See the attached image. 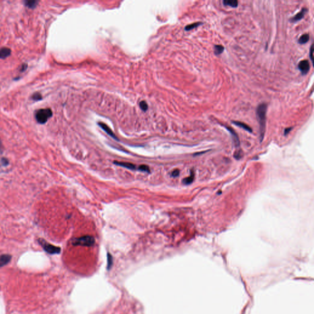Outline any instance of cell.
<instances>
[{
  "mask_svg": "<svg viewBox=\"0 0 314 314\" xmlns=\"http://www.w3.org/2000/svg\"><path fill=\"white\" fill-rule=\"evenodd\" d=\"M267 108V104L266 103H262L258 105L256 109V116L260 125V140L261 142L263 140L265 134Z\"/></svg>",
  "mask_w": 314,
  "mask_h": 314,
  "instance_id": "1",
  "label": "cell"
},
{
  "mask_svg": "<svg viewBox=\"0 0 314 314\" xmlns=\"http://www.w3.org/2000/svg\"><path fill=\"white\" fill-rule=\"evenodd\" d=\"M95 239L91 236H83L80 237L74 238L72 240V244L74 245H81L90 247L94 245Z\"/></svg>",
  "mask_w": 314,
  "mask_h": 314,
  "instance_id": "2",
  "label": "cell"
},
{
  "mask_svg": "<svg viewBox=\"0 0 314 314\" xmlns=\"http://www.w3.org/2000/svg\"><path fill=\"white\" fill-rule=\"evenodd\" d=\"M52 116V112L50 109H42L37 111L36 114V119L39 124H44L47 122Z\"/></svg>",
  "mask_w": 314,
  "mask_h": 314,
  "instance_id": "3",
  "label": "cell"
},
{
  "mask_svg": "<svg viewBox=\"0 0 314 314\" xmlns=\"http://www.w3.org/2000/svg\"><path fill=\"white\" fill-rule=\"evenodd\" d=\"M38 242L43 247L44 250L47 253L51 254V255H54V254H59L61 252V249L59 247H56V246L52 245L42 239H39L38 240Z\"/></svg>",
  "mask_w": 314,
  "mask_h": 314,
  "instance_id": "4",
  "label": "cell"
},
{
  "mask_svg": "<svg viewBox=\"0 0 314 314\" xmlns=\"http://www.w3.org/2000/svg\"><path fill=\"white\" fill-rule=\"evenodd\" d=\"M298 68L301 71L302 74H307L310 69V64L309 61L307 59L301 61L298 64Z\"/></svg>",
  "mask_w": 314,
  "mask_h": 314,
  "instance_id": "5",
  "label": "cell"
},
{
  "mask_svg": "<svg viewBox=\"0 0 314 314\" xmlns=\"http://www.w3.org/2000/svg\"><path fill=\"white\" fill-rule=\"evenodd\" d=\"M114 163L117 166H120L124 168L129 169L131 170H139V166H136L135 165L130 163L127 162H121V161H114Z\"/></svg>",
  "mask_w": 314,
  "mask_h": 314,
  "instance_id": "6",
  "label": "cell"
},
{
  "mask_svg": "<svg viewBox=\"0 0 314 314\" xmlns=\"http://www.w3.org/2000/svg\"><path fill=\"white\" fill-rule=\"evenodd\" d=\"M307 12V9L306 8H303L302 10L299 12V13H297L295 16H294L293 18L290 19V21L293 23H295L297 21H299L302 19H303L305 13Z\"/></svg>",
  "mask_w": 314,
  "mask_h": 314,
  "instance_id": "7",
  "label": "cell"
},
{
  "mask_svg": "<svg viewBox=\"0 0 314 314\" xmlns=\"http://www.w3.org/2000/svg\"><path fill=\"white\" fill-rule=\"evenodd\" d=\"M98 125H99V126H100L101 128L104 131V132H105L107 134H108L110 136H111L112 137H113L114 139H115L118 140V139L117 138V137H116V135L114 134V133H113L112 131L111 130V129L109 128V127L108 125H106V124H103V123H101V122L98 123Z\"/></svg>",
  "mask_w": 314,
  "mask_h": 314,
  "instance_id": "8",
  "label": "cell"
},
{
  "mask_svg": "<svg viewBox=\"0 0 314 314\" xmlns=\"http://www.w3.org/2000/svg\"><path fill=\"white\" fill-rule=\"evenodd\" d=\"M225 128H226V129L228 130V132L230 133V134H231V135L232 136L233 139V141L234 142V144H235V146L237 147H239V145H240V141H239V137H238L236 133L234 132L233 129H232L231 128H230V127L225 126Z\"/></svg>",
  "mask_w": 314,
  "mask_h": 314,
  "instance_id": "9",
  "label": "cell"
},
{
  "mask_svg": "<svg viewBox=\"0 0 314 314\" xmlns=\"http://www.w3.org/2000/svg\"><path fill=\"white\" fill-rule=\"evenodd\" d=\"M12 256L8 254H4L0 256V268L8 264L11 260Z\"/></svg>",
  "mask_w": 314,
  "mask_h": 314,
  "instance_id": "10",
  "label": "cell"
},
{
  "mask_svg": "<svg viewBox=\"0 0 314 314\" xmlns=\"http://www.w3.org/2000/svg\"><path fill=\"white\" fill-rule=\"evenodd\" d=\"M232 122H233V124L240 127V128H241L242 129L245 130V131H247V132H248L249 133H252V129L250 128V127L249 125L244 124V123L238 122V121H233Z\"/></svg>",
  "mask_w": 314,
  "mask_h": 314,
  "instance_id": "11",
  "label": "cell"
},
{
  "mask_svg": "<svg viewBox=\"0 0 314 314\" xmlns=\"http://www.w3.org/2000/svg\"><path fill=\"white\" fill-rule=\"evenodd\" d=\"M11 52V51L9 48H6V47L1 48L0 49V58L5 59L7 58L9 56Z\"/></svg>",
  "mask_w": 314,
  "mask_h": 314,
  "instance_id": "12",
  "label": "cell"
},
{
  "mask_svg": "<svg viewBox=\"0 0 314 314\" xmlns=\"http://www.w3.org/2000/svg\"><path fill=\"white\" fill-rule=\"evenodd\" d=\"M225 6H229L231 7H237L238 6V1L237 0H224L223 1Z\"/></svg>",
  "mask_w": 314,
  "mask_h": 314,
  "instance_id": "13",
  "label": "cell"
},
{
  "mask_svg": "<svg viewBox=\"0 0 314 314\" xmlns=\"http://www.w3.org/2000/svg\"><path fill=\"white\" fill-rule=\"evenodd\" d=\"M309 35L308 34H304L299 38V40H298V43H299L300 44H304L309 41Z\"/></svg>",
  "mask_w": 314,
  "mask_h": 314,
  "instance_id": "14",
  "label": "cell"
},
{
  "mask_svg": "<svg viewBox=\"0 0 314 314\" xmlns=\"http://www.w3.org/2000/svg\"><path fill=\"white\" fill-rule=\"evenodd\" d=\"M224 50V47L221 45H216L214 46V54L216 55H219L223 53Z\"/></svg>",
  "mask_w": 314,
  "mask_h": 314,
  "instance_id": "15",
  "label": "cell"
},
{
  "mask_svg": "<svg viewBox=\"0 0 314 314\" xmlns=\"http://www.w3.org/2000/svg\"><path fill=\"white\" fill-rule=\"evenodd\" d=\"M194 173H193V171H192V172H191L190 176L188 177L184 178V180H183V183H184V184H185V185H189L190 184H192V183L193 181V180H194Z\"/></svg>",
  "mask_w": 314,
  "mask_h": 314,
  "instance_id": "16",
  "label": "cell"
},
{
  "mask_svg": "<svg viewBox=\"0 0 314 314\" xmlns=\"http://www.w3.org/2000/svg\"><path fill=\"white\" fill-rule=\"evenodd\" d=\"M202 24L201 22H196V23H192V24H190V25H188L187 26H186L185 27V30L186 31H190L191 30H193V28H195L199 26L200 25H201Z\"/></svg>",
  "mask_w": 314,
  "mask_h": 314,
  "instance_id": "17",
  "label": "cell"
},
{
  "mask_svg": "<svg viewBox=\"0 0 314 314\" xmlns=\"http://www.w3.org/2000/svg\"><path fill=\"white\" fill-rule=\"evenodd\" d=\"M38 3V2L36 1H26L25 2V6H27L28 7L33 9L36 6Z\"/></svg>",
  "mask_w": 314,
  "mask_h": 314,
  "instance_id": "18",
  "label": "cell"
},
{
  "mask_svg": "<svg viewBox=\"0 0 314 314\" xmlns=\"http://www.w3.org/2000/svg\"><path fill=\"white\" fill-rule=\"evenodd\" d=\"M107 257H108V266H107V269L109 270L111 269V268H112L113 264V258L112 255H111L110 253H108V256H107Z\"/></svg>",
  "mask_w": 314,
  "mask_h": 314,
  "instance_id": "19",
  "label": "cell"
},
{
  "mask_svg": "<svg viewBox=\"0 0 314 314\" xmlns=\"http://www.w3.org/2000/svg\"><path fill=\"white\" fill-rule=\"evenodd\" d=\"M139 171L145 173H150V168L147 165H142L139 166Z\"/></svg>",
  "mask_w": 314,
  "mask_h": 314,
  "instance_id": "20",
  "label": "cell"
},
{
  "mask_svg": "<svg viewBox=\"0 0 314 314\" xmlns=\"http://www.w3.org/2000/svg\"><path fill=\"white\" fill-rule=\"evenodd\" d=\"M139 106L141 109L144 110V111H146L148 109V104L145 101H142L140 102L139 103Z\"/></svg>",
  "mask_w": 314,
  "mask_h": 314,
  "instance_id": "21",
  "label": "cell"
},
{
  "mask_svg": "<svg viewBox=\"0 0 314 314\" xmlns=\"http://www.w3.org/2000/svg\"><path fill=\"white\" fill-rule=\"evenodd\" d=\"M32 99H34V101H39L42 99V96L41 95V94H39L38 93H34L32 96Z\"/></svg>",
  "mask_w": 314,
  "mask_h": 314,
  "instance_id": "22",
  "label": "cell"
},
{
  "mask_svg": "<svg viewBox=\"0 0 314 314\" xmlns=\"http://www.w3.org/2000/svg\"><path fill=\"white\" fill-rule=\"evenodd\" d=\"M179 170L178 169H176V170H174L171 173V176L174 177H176L177 176H178V175H179Z\"/></svg>",
  "mask_w": 314,
  "mask_h": 314,
  "instance_id": "23",
  "label": "cell"
},
{
  "mask_svg": "<svg viewBox=\"0 0 314 314\" xmlns=\"http://www.w3.org/2000/svg\"><path fill=\"white\" fill-rule=\"evenodd\" d=\"M313 44L311 46V49H310V58H311V61L312 62V63H313Z\"/></svg>",
  "mask_w": 314,
  "mask_h": 314,
  "instance_id": "24",
  "label": "cell"
},
{
  "mask_svg": "<svg viewBox=\"0 0 314 314\" xmlns=\"http://www.w3.org/2000/svg\"><path fill=\"white\" fill-rule=\"evenodd\" d=\"M292 127H290V128H287L285 129L284 130V135L285 136H286V135H287L290 132H291V130H292Z\"/></svg>",
  "mask_w": 314,
  "mask_h": 314,
  "instance_id": "25",
  "label": "cell"
},
{
  "mask_svg": "<svg viewBox=\"0 0 314 314\" xmlns=\"http://www.w3.org/2000/svg\"><path fill=\"white\" fill-rule=\"evenodd\" d=\"M1 161H2V163H3V165H8V163H9L8 160H7V159H5V158H3Z\"/></svg>",
  "mask_w": 314,
  "mask_h": 314,
  "instance_id": "26",
  "label": "cell"
},
{
  "mask_svg": "<svg viewBox=\"0 0 314 314\" xmlns=\"http://www.w3.org/2000/svg\"><path fill=\"white\" fill-rule=\"evenodd\" d=\"M0 150H1V143H0Z\"/></svg>",
  "mask_w": 314,
  "mask_h": 314,
  "instance_id": "27",
  "label": "cell"
}]
</instances>
